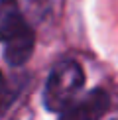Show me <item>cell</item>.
<instances>
[{
  "mask_svg": "<svg viewBox=\"0 0 118 120\" xmlns=\"http://www.w3.org/2000/svg\"><path fill=\"white\" fill-rule=\"evenodd\" d=\"M83 83H85V73L77 61L71 59L59 61L51 69V75L45 85V93H43L45 106L53 112L65 110L71 102H75L79 91L83 89Z\"/></svg>",
  "mask_w": 118,
  "mask_h": 120,
  "instance_id": "obj_1",
  "label": "cell"
},
{
  "mask_svg": "<svg viewBox=\"0 0 118 120\" xmlns=\"http://www.w3.org/2000/svg\"><path fill=\"white\" fill-rule=\"evenodd\" d=\"M108 104H110V98L106 91L95 89L79 102H71L65 110H61L59 120H100L102 114L108 110Z\"/></svg>",
  "mask_w": 118,
  "mask_h": 120,
  "instance_id": "obj_2",
  "label": "cell"
},
{
  "mask_svg": "<svg viewBox=\"0 0 118 120\" xmlns=\"http://www.w3.org/2000/svg\"><path fill=\"white\" fill-rule=\"evenodd\" d=\"M33 43H36V38H33L32 28L26 26L22 32H18L16 36H12L8 41H4L6 45V51H4V57L10 65L18 67V65H24L30 59L33 51Z\"/></svg>",
  "mask_w": 118,
  "mask_h": 120,
  "instance_id": "obj_3",
  "label": "cell"
},
{
  "mask_svg": "<svg viewBox=\"0 0 118 120\" xmlns=\"http://www.w3.org/2000/svg\"><path fill=\"white\" fill-rule=\"evenodd\" d=\"M28 26L16 0H0V41H8L12 36Z\"/></svg>",
  "mask_w": 118,
  "mask_h": 120,
  "instance_id": "obj_4",
  "label": "cell"
},
{
  "mask_svg": "<svg viewBox=\"0 0 118 120\" xmlns=\"http://www.w3.org/2000/svg\"><path fill=\"white\" fill-rule=\"evenodd\" d=\"M6 97H8V85H6V81H4V75L0 73V106L4 104Z\"/></svg>",
  "mask_w": 118,
  "mask_h": 120,
  "instance_id": "obj_5",
  "label": "cell"
}]
</instances>
